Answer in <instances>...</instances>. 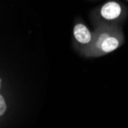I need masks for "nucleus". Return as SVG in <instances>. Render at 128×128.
Instances as JSON below:
<instances>
[{"label":"nucleus","instance_id":"obj_1","mask_svg":"<svg viewBox=\"0 0 128 128\" xmlns=\"http://www.w3.org/2000/svg\"><path fill=\"white\" fill-rule=\"evenodd\" d=\"M90 44L82 50L88 57H101L118 49L125 41L121 26L102 24L92 32Z\"/></svg>","mask_w":128,"mask_h":128},{"label":"nucleus","instance_id":"obj_2","mask_svg":"<svg viewBox=\"0 0 128 128\" xmlns=\"http://www.w3.org/2000/svg\"><path fill=\"white\" fill-rule=\"evenodd\" d=\"M128 14L127 8L118 0H109L98 7L93 12L95 27L105 25L121 26Z\"/></svg>","mask_w":128,"mask_h":128},{"label":"nucleus","instance_id":"obj_3","mask_svg":"<svg viewBox=\"0 0 128 128\" xmlns=\"http://www.w3.org/2000/svg\"><path fill=\"white\" fill-rule=\"evenodd\" d=\"M73 37L75 42L81 46L82 50H84L90 44L93 33L84 23L77 22L73 28Z\"/></svg>","mask_w":128,"mask_h":128},{"label":"nucleus","instance_id":"obj_4","mask_svg":"<svg viewBox=\"0 0 128 128\" xmlns=\"http://www.w3.org/2000/svg\"><path fill=\"white\" fill-rule=\"evenodd\" d=\"M7 110V105H6V102L3 96L0 94V118L6 113Z\"/></svg>","mask_w":128,"mask_h":128},{"label":"nucleus","instance_id":"obj_5","mask_svg":"<svg viewBox=\"0 0 128 128\" xmlns=\"http://www.w3.org/2000/svg\"><path fill=\"white\" fill-rule=\"evenodd\" d=\"M1 86H2V79L0 78V88H1Z\"/></svg>","mask_w":128,"mask_h":128},{"label":"nucleus","instance_id":"obj_6","mask_svg":"<svg viewBox=\"0 0 128 128\" xmlns=\"http://www.w3.org/2000/svg\"><path fill=\"white\" fill-rule=\"evenodd\" d=\"M126 1H128V0H126Z\"/></svg>","mask_w":128,"mask_h":128}]
</instances>
